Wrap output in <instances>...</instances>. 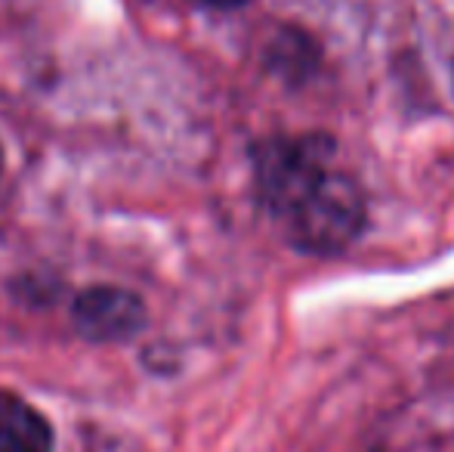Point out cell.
Here are the masks:
<instances>
[{"instance_id": "obj_3", "label": "cell", "mask_w": 454, "mask_h": 452, "mask_svg": "<svg viewBox=\"0 0 454 452\" xmlns=\"http://www.w3.org/2000/svg\"><path fill=\"white\" fill-rule=\"evenodd\" d=\"M53 431L47 418L12 393H0V452H50Z\"/></svg>"}, {"instance_id": "obj_1", "label": "cell", "mask_w": 454, "mask_h": 452, "mask_svg": "<svg viewBox=\"0 0 454 452\" xmlns=\"http://www.w3.org/2000/svg\"><path fill=\"white\" fill-rule=\"evenodd\" d=\"M257 193L287 242L306 254H340L364 226L359 183L337 168L325 133L272 137L254 152Z\"/></svg>"}, {"instance_id": "obj_4", "label": "cell", "mask_w": 454, "mask_h": 452, "mask_svg": "<svg viewBox=\"0 0 454 452\" xmlns=\"http://www.w3.org/2000/svg\"><path fill=\"white\" fill-rule=\"evenodd\" d=\"M198 6H214V10H235V6H245L247 0H192Z\"/></svg>"}, {"instance_id": "obj_5", "label": "cell", "mask_w": 454, "mask_h": 452, "mask_svg": "<svg viewBox=\"0 0 454 452\" xmlns=\"http://www.w3.org/2000/svg\"><path fill=\"white\" fill-rule=\"evenodd\" d=\"M0 162H4V152H0Z\"/></svg>"}, {"instance_id": "obj_2", "label": "cell", "mask_w": 454, "mask_h": 452, "mask_svg": "<svg viewBox=\"0 0 454 452\" xmlns=\"http://www.w3.org/2000/svg\"><path fill=\"white\" fill-rule=\"evenodd\" d=\"M74 329L90 341H124L145 326V307L133 291L93 285L74 297Z\"/></svg>"}]
</instances>
